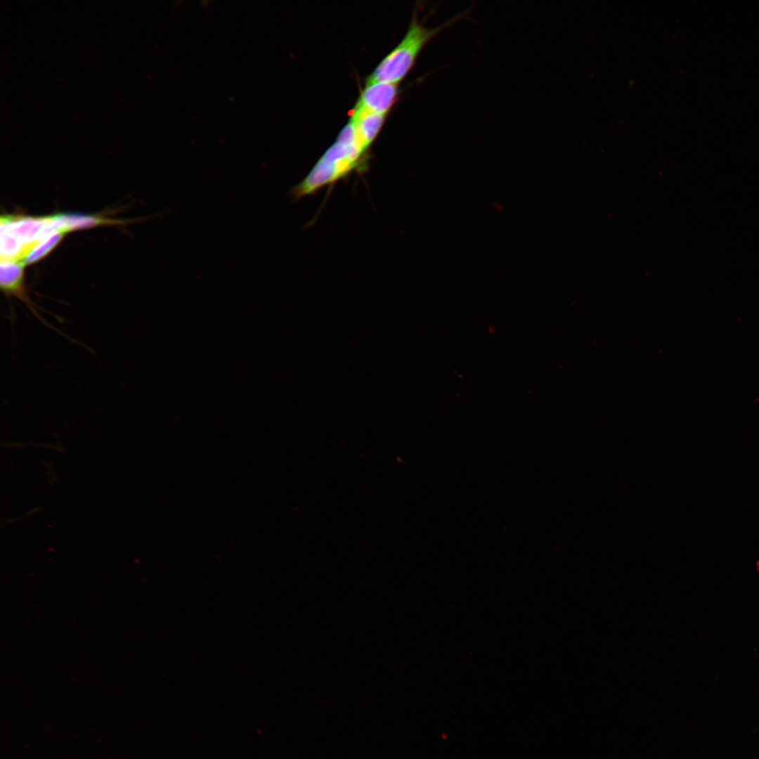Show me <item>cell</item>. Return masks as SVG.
Here are the masks:
<instances>
[{
  "instance_id": "1",
  "label": "cell",
  "mask_w": 759,
  "mask_h": 759,
  "mask_svg": "<svg viewBox=\"0 0 759 759\" xmlns=\"http://www.w3.org/2000/svg\"><path fill=\"white\" fill-rule=\"evenodd\" d=\"M467 13H460L434 28L424 27L419 22L417 16H413L403 39L381 61L367 82H385L397 84L410 71L424 46L441 32L466 17Z\"/></svg>"
},
{
  "instance_id": "2",
  "label": "cell",
  "mask_w": 759,
  "mask_h": 759,
  "mask_svg": "<svg viewBox=\"0 0 759 759\" xmlns=\"http://www.w3.org/2000/svg\"><path fill=\"white\" fill-rule=\"evenodd\" d=\"M24 266V264L20 261H1V289L8 297H15L21 301L30 311L39 320H41L43 317L37 309V306L29 297L25 286Z\"/></svg>"
},
{
  "instance_id": "3",
  "label": "cell",
  "mask_w": 759,
  "mask_h": 759,
  "mask_svg": "<svg viewBox=\"0 0 759 759\" xmlns=\"http://www.w3.org/2000/svg\"><path fill=\"white\" fill-rule=\"evenodd\" d=\"M397 84L385 82H366L355 106L368 112L386 115L397 96Z\"/></svg>"
},
{
  "instance_id": "4",
  "label": "cell",
  "mask_w": 759,
  "mask_h": 759,
  "mask_svg": "<svg viewBox=\"0 0 759 759\" xmlns=\"http://www.w3.org/2000/svg\"><path fill=\"white\" fill-rule=\"evenodd\" d=\"M48 216L35 217L28 216L4 215L1 217L0 228L16 237L25 245L32 248L41 240Z\"/></svg>"
},
{
  "instance_id": "5",
  "label": "cell",
  "mask_w": 759,
  "mask_h": 759,
  "mask_svg": "<svg viewBox=\"0 0 759 759\" xmlns=\"http://www.w3.org/2000/svg\"><path fill=\"white\" fill-rule=\"evenodd\" d=\"M385 116L354 108L349 122L353 125L360 140L370 148L383 124Z\"/></svg>"
},
{
  "instance_id": "6",
  "label": "cell",
  "mask_w": 759,
  "mask_h": 759,
  "mask_svg": "<svg viewBox=\"0 0 759 759\" xmlns=\"http://www.w3.org/2000/svg\"><path fill=\"white\" fill-rule=\"evenodd\" d=\"M0 255L1 261L24 260L31 247L20 242L7 230L0 228Z\"/></svg>"
},
{
  "instance_id": "7",
  "label": "cell",
  "mask_w": 759,
  "mask_h": 759,
  "mask_svg": "<svg viewBox=\"0 0 759 759\" xmlns=\"http://www.w3.org/2000/svg\"><path fill=\"white\" fill-rule=\"evenodd\" d=\"M65 220L64 232L86 229L97 226L119 223V221L103 218L101 216L83 213H63Z\"/></svg>"
},
{
  "instance_id": "8",
  "label": "cell",
  "mask_w": 759,
  "mask_h": 759,
  "mask_svg": "<svg viewBox=\"0 0 759 759\" xmlns=\"http://www.w3.org/2000/svg\"><path fill=\"white\" fill-rule=\"evenodd\" d=\"M64 234L56 232L36 244L22 261L24 265L35 263L46 256L60 242Z\"/></svg>"
}]
</instances>
